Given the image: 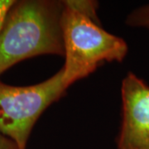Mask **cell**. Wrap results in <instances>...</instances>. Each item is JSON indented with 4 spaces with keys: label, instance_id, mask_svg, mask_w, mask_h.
I'll return each instance as SVG.
<instances>
[{
    "label": "cell",
    "instance_id": "obj_1",
    "mask_svg": "<svg viewBox=\"0 0 149 149\" xmlns=\"http://www.w3.org/2000/svg\"><path fill=\"white\" fill-rule=\"evenodd\" d=\"M63 1H15L0 30V74L23 60L65 56Z\"/></svg>",
    "mask_w": 149,
    "mask_h": 149
},
{
    "label": "cell",
    "instance_id": "obj_2",
    "mask_svg": "<svg viewBox=\"0 0 149 149\" xmlns=\"http://www.w3.org/2000/svg\"><path fill=\"white\" fill-rule=\"evenodd\" d=\"M61 27L65 49L63 80L67 87L87 77L104 62H121L128 53L126 42L63 1Z\"/></svg>",
    "mask_w": 149,
    "mask_h": 149
},
{
    "label": "cell",
    "instance_id": "obj_3",
    "mask_svg": "<svg viewBox=\"0 0 149 149\" xmlns=\"http://www.w3.org/2000/svg\"><path fill=\"white\" fill-rule=\"evenodd\" d=\"M67 86L61 69L47 80L29 86H13L0 81V133L26 149L37 119L65 94Z\"/></svg>",
    "mask_w": 149,
    "mask_h": 149
},
{
    "label": "cell",
    "instance_id": "obj_4",
    "mask_svg": "<svg viewBox=\"0 0 149 149\" xmlns=\"http://www.w3.org/2000/svg\"><path fill=\"white\" fill-rule=\"evenodd\" d=\"M122 124L118 149H149V85L133 72L121 87Z\"/></svg>",
    "mask_w": 149,
    "mask_h": 149
},
{
    "label": "cell",
    "instance_id": "obj_5",
    "mask_svg": "<svg viewBox=\"0 0 149 149\" xmlns=\"http://www.w3.org/2000/svg\"><path fill=\"white\" fill-rule=\"evenodd\" d=\"M125 22L130 27H143L149 30V3L132 11Z\"/></svg>",
    "mask_w": 149,
    "mask_h": 149
},
{
    "label": "cell",
    "instance_id": "obj_6",
    "mask_svg": "<svg viewBox=\"0 0 149 149\" xmlns=\"http://www.w3.org/2000/svg\"><path fill=\"white\" fill-rule=\"evenodd\" d=\"M64 3L67 6L70 7L80 13L90 17L93 21L100 23L97 16L98 3L96 1H74V0H66Z\"/></svg>",
    "mask_w": 149,
    "mask_h": 149
},
{
    "label": "cell",
    "instance_id": "obj_7",
    "mask_svg": "<svg viewBox=\"0 0 149 149\" xmlns=\"http://www.w3.org/2000/svg\"><path fill=\"white\" fill-rule=\"evenodd\" d=\"M14 3V0H0V30L7 16V13Z\"/></svg>",
    "mask_w": 149,
    "mask_h": 149
},
{
    "label": "cell",
    "instance_id": "obj_8",
    "mask_svg": "<svg viewBox=\"0 0 149 149\" xmlns=\"http://www.w3.org/2000/svg\"><path fill=\"white\" fill-rule=\"evenodd\" d=\"M0 149H19L12 139L0 133Z\"/></svg>",
    "mask_w": 149,
    "mask_h": 149
}]
</instances>
